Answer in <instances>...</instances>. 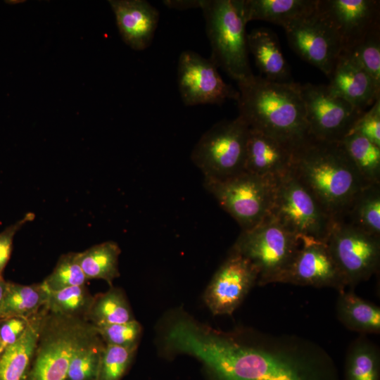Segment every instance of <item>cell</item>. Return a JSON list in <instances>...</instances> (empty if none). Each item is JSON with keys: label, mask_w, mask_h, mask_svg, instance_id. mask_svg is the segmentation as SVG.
Instances as JSON below:
<instances>
[{"label": "cell", "mask_w": 380, "mask_h": 380, "mask_svg": "<svg viewBox=\"0 0 380 380\" xmlns=\"http://www.w3.org/2000/svg\"><path fill=\"white\" fill-rule=\"evenodd\" d=\"M317 0H242L247 23L264 20L284 27L291 22L313 13Z\"/></svg>", "instance_id": "7402d4cb"}, {"label": "cell", "mask_w": 380, "mask_h": 380, "mask_svg": "<svg viewBox=\"0 0 380 380\" xmlns=\"http://www.w3.org/2000/svg\"><path fill=\"white\" fill-rule=\"evenodd\" d=\"M270 216L300 240L325 243L335 222L291 170L278 178Z\"/></svg>", "instance_id": "9c48e42d"}, {"label": "cell", "mask_w": 380, "mask_h": 380, "mask_svg": "<svg viewBox=\"0 0 380 380\" xmlns=\"http://www.w3.org/2000/svg\"><path fill=\"white\" fill-rule=\"evenodd\" d=\"M136 350L105 344L96 380H121L131 365Z\"/></svg>", "instance_id": "d6a6232c"}, {"label": "cell", "mask_w": 380, "mask_h": 380, "mask_svg": "<svg viewBox=\"0 0 380 380\" xmlns=\"http://www.w3.org/2000/svg\"><path fill=\"white\" fill-rule=\"evenodd\" d=\"M346 53L349 54L380 86V23Z\"/></svg>", "instance_id": "836d02e7"}, {"label": "cell", "mask_w": 380, "mask_h": 380, "mask_svg": "<svg viewBox=\"0 0 380 380\" xmlns=\"http://www.w3.org/2000/svg\"><path fill=\"white\" fill-rule=\"evenodd\" d=\"M341 142L362 179L369 184L380 183V146L356 134Z\"/></svg>", "instance_id": "83f0119b"}, {"label": "cell", "mask_w": 380, "mask_h": 380, "mask_svg": "<svg viewBox=\"0 0 380 380\" xmlns=\"http://www.w3.org/2000/svg\"><path fill=\"white\" fill-rule=\"evenodd\" d=\"M87 317L94 326L125 323L134 319L123 293L113 287L94 297Z\"/></svg>", "instance_id": "f546056e"}, {"label": "cell", "mask_w": 380, "mask_h": 380, "mask_svg": "<svg viewBox=\"0 0 380 380\" xmlns=\"http://www.w3.org/2000/svg\"><path fill=\"white\" fill-rule=\"evenodd\" d=\"M0 348H1V341H0ZM0 354H1V350H0Z\"/></svg>", "instance_id": "60d3db41"}, {"label": "cell", "mask_w": 380, "mask_h": 380, "mask_svg": "<svg viewBox=\"0 0 380 380\" xmlns=\"http://www.w3.org/2000/svg\"><path fill=\"white\" fill-rule=\"evenodd\" d=\"M163 3L170 8L177 10H186L189 8H201L202 0H166Z\"/></svg>", "instance_id": "f35d334b"}, {"label": "cell", "mask_w": 380, "mask_h": 380, "mask_svg": "<svg viewBox=\"0 0 380 380\" xmlns=\"http://www.w3.org/2000/svg\"><path fill=\"white\" fill-rule=\"evenodd\" d=\"M301 245V240L269 216L253 228L241 231L232 250L248 259L258 273L257 285L277 282Z\"/></svg>", "instance_id": "8992f818"}, {"label": "cell", "mask_w": 380, "mask_h": 380, "mask_svg": "<svg viewBox=\"0 0 380 380\" xmlns=\"http://www.w3.org/2000/svg\"><path fill=\"white\" fill-rule=\"evenodd\" d=\"M238 87L239 116L250 129L274 138L292 151L309 136L300 84L253 75Z\"/></svg>", "instance_id": "3957f363"}, {"label": "cell", "mask_w": 380, "mask_h": 380, "mask_svg": "<svg viewBox=\"0 0 380 380\" xmlns=\"http://www.w3.org/2000/svg\"><path fill=\"white\" fill-rule=\"evenodd\" d=\"M308 135L341 141L365 112L333 94L327 85L300 84Z\"/></svg>", "instance_id": "8fae6325"}, {"label": "cell", "mask_w": 380, "mask_h": 380, "mask_svg": "<svg viewBox=\"0 0 380 380\" xmlns=\"http://www.w3.org/2000/svg\"><path fill=\"white\" fill-rule=\"evenodd\" d=\"M30 318L10 317L4 319V322L0 326L1 353L20 338L27 328Z\"/></svg>", "instance_id": "8d00e7d4"}, {"label": "cell", "mask_w": 380, "mask_h": 380, "mask_svg": "<svg viewBox=\"0 0 380 380\" xmlns=\"http://www.w3.org/2000/svg\"><path fill=\"white\" fill-rule=\"evenodd\" d=\"M258 281V271L251 262L231 249L206 288L205 303L213 315H230Z\"/></svg>", "instance_id": "5bb4252c"}, {"label": "cell", "mask_w": 380, "mask_h": 380, "mask_svg": "<svg viewBox=\"0 0 380 380\" xmlns=\"http://www.w3.org/2000/svg\"><path fill=\"white\" fill-rule=\"evenodd\" d=\"M122 40L132 49L148 48L154 37L160 13L144 0L108 1Z\"/></svg>", "instance_id": "ac0fdd59"}, {"label": "cell", "mask_w": 380, "mask_h": 380, "mask_svg": "<svg viewBox=\"0 0 380 380\" xmlns=\"http://www.w3.org/2000/svg\"><path fill=\"white\" fill-rule=\"evenodd\" d=\"M329 78L330 91L360 110L380 99V86L346 53L341 52Z\"/></svg>", "instance_id": "e0dca14e"}, {"label": "cell", "mask_w": 380, "mask_h": 380, "mask_svg": "<svg viewBox=\"0 0 380 380\" xmlns=\"http://www.w3.org/2000/svg\"><path fill=\"white\" fill-rule=\"evenodd\" d=\"M277 180L244 171L223 180L204 179L203 185L245 231L270 215Z\"/></svg>", "instance_id": "52a82bcc"}, {"label": "cell", "mask_w": 380, "mask_h": 380, "mask_svg": "<svg viewBox=\"0 0 380 380\" xmlns=\"http://www.w3.org/2000/svg\"><path fill=\"white\" fill-rule=\"evenodd\" d=\"M118 245L113 241H106L77 253L79 264L87 279H99L112 284L119 275Z\"/></svg>", "instance_id": "4316f807"}, {"label": "cell", "mask_w": 380, "mask_h": 380, "mask_svg": "<svg viewBox=\"0 0 380 380\" xmlns=\"http://www.w3.org/2000/svg\"><path fill=\"white\" fill-rule=\"evenodd\" d=\"M8 286V282H6L1 276H0V304L5 296Z\"/></svg>", "instance_id": "ab89813d"}, {"label": "cell", "mask_w": 380, "mask_h": 380, "mask_svg": "<svg viewBox=\"0 0 380 380\" xmlns=\"http://www.w3.org/2000/svg\"><path fill=\"white\" fill-rule=\"evenodd\" d=\"M248 51L265 78L289 82L290 70L281 51L279 39L271 30L260 27L247 34Z\"/></svg>", "instance_id": "44dd1931"}, {"label": "cell", "mask_w": 380, "mask_h": 380, "mask_svg": "<svg viewBox=\"0 0 380 380\" xmlns=\"http://www.w3.org/2000/svg\"><path fill=\"white\" fill-rule=\"evenodd\" d=\"M276 283L332 288L338 293L346 289L327 243L312 239L301 240L294 258Z\"/></svg>", "instance_id": "2e32d148"}, {"label": "cell", "mask_w": 380, "mask_h": 380, "mask_svg": "<svg viewBox=\"0 0 380 380\" xmlns=\"http://www.w3.org/2000/svg\"><path fill=\"white\" fill-rule=\"evenodd\" d=\"M284 29L292 50L329 77L342 47L334 30L316 9L311 14L291 22Z\"/></svg>", "instance_id": "4fadbf2b"}, {"label": "cell", "mask_w": 380, "mask_h": 380, "mask_svg": "<svg viewBox=\"0 0 380 380\" xmlns=\"http://www.w3.org/2000/svg\"><path fill=\"white\" fill-rule=\"evenodd\" d=\"M336 316L348 329L360 334L380 333V308L358 296L353 289L338 293Z\"/></svg>", "instance_id": "603a6c76"}, {"label": "cell", "mask_w": 380, "mask_h": 380, "mask_svg": "<svg viewBox=\"0 0 380 380\" xmlns=\"http://www.w3.org/2000/svg\"><path fill=\"white\" fill-rule=\"evenodd\" d=\"M99 337L95 327L74 350L65 380H96L104 347Z\"/></svg>", "instance_id": "f1b7e54d"}, {"label": "cell", "mask_w": 380, "mask_h": 380, "mask_svg": "<svg viewBox=\"0 0 380 380\" xmlns=\"http://www.w3.org/2000/svg\"><path fill=\"white\" fill-rule=\"evenodd\" d=\"M350 134L360 135L380 146V99L365 110L352 127Z\"/></svg>", "instance_id": "d590c367"}, {"label": "cell", "mask_w": 380, "mask_h": 380, "mask_svg": "<svg viewBox=\"0 0 380 380\" xmlns=\"http://www.w3.org/2000/svg\"><path fill=\"white\" fill-rule=\"evenodd\" d=\"M48 293L42 282L32 285L8 283L5 296L0 304V319H30L44 307Z\"/></svg>", "instance_id": "cb8c5ba5"}, {"label": "cell", "mask_w": 380, "mask_h": 380, "mask_svg": "<svg viewBox=\"0 0 380 380\" xmlns=\"http://www.w3.org/2000/svg\"><path fill=\"white\" fill-rule=\"evenodd\" d=\"M316 11L332 27L349 53L380 23L377 0H317Z\"/></svg>", "instance_id": "9a60e30c"}, {"label": "cell", "mask_w": 380, "mask_h": 380, "mask_svg": "<svg viewBox=\"0 0 380 380\" xmlns=\"http://www.w3.org/2000/svg\"><path fill=\"white\" fill-rule=\"evenodd\" d=\"M248 132L238 116L215 123L201 137L191 159L204 179L223 180L244 172Z\"/></svg>", "instance_id": "ba28073f"}, {"label": "cell", "mask_w": 380, "mask_h": 380, "mask_svg": "<svg viewBox=\"0 0 380 380\" xmlns=\"http://www.w3.org/2000/svg\"><path fill=\"white\" fill-rule=\"evenodd\" d=\"M94 328L82 318L46 314L23 380H65L74 350Z\"/></svg>", "instance_id": "5b68a950"}, {"label": "cell", "mask_w": 380, "mask_h": 380, "mask_svg": "<svg viewBox=\"0 0 380 380\" xmlns=\"http://www.w3.org/2000/svg\"><path fill=\"white\" fill-rule=\"evenodd\" d=\"M93 299L84 284L49 291L44 306L53 314L81 318L87 317Z\"/></svg>", "instance_id": "4dcf8cb0"}, {"label": "cell", "mask_w": 380, "mask_h": 380, "mask_svg": "<svg viewBox=\"0 0 380 380\" xmlns=\"http://www.w3.org/2000/svg\"><path fill=\"white\" fill-rule=\"evenodd\" d=\"M210 58L237 83L251 78L242 0H202Z\"/></svg>", "instance_id": "277c9868"}, {"label": "cell", "mask_w": 380, "mask_h": 380, "mask_svg": "<svg viewBox=\"0 0 380 380\" xmlns=\"http://www.w3.org/2000/svg\"><path fill=\"white\" fill-rule=\"evenodd\" d=\"M291 148L270 136L249 128L245 172L279 178L291 170Z\"/></svg>", "instance_id": "d6986e66"}, {"label": "cell", "mask_w": 380, "mask_h": 380, "mask_svg": "<svg viewBox=\"0 0 380 380\" xmlns=\"http://www.w3.org/2000/svg\"><path fill=\"white\" fill-rule=\"evenodd\" d=\"M106 344L137 348L141 327L135 319L125 323L95 326Z\"/></svg>", "instance_id": "e575fe53"}, {"label": "cell", "mask_w": 380, "mask_h": 380, "mask_svg": "<svg viewBox=\"0 0 380 380\" xmlns=\"http://www.w3.org/2000/svg\"><path fill=\"white\" fill-rule=\"evenodd\" d=\"M217 68L210 58L189 50L181 53L177 82L185 106L220 105L227 99L237 100L239 91L222 80Z\"/></svg>", "instance_id": "7c38bea8"}, {"label": "cell", "mask_w": 380, "mask_h": 380, "mask_svg": "<svg viewBox=\"0 0 380 380\" xmlns=\"http://www.w3.org/2000/svg\"><path fill=\"white\" fill-rule=\"evenodd\" d=\"M291 170L335 221L344 217L355 196L369 185L341 141L308 136L293 149Z\"/></svg>", "instance_id": "7a4b0ae2"}, {"label": "cell", "mask_w": 380, "mask_h": 380, "mask_svg": "<svg viewBox=\"0 0 380 380\" xmlns=\"http://www.w3.org/2000/svg\"><path fill=\"white\" fill-rule=\"evenodd\" d=\"M341 220L380 237V183L369 184L359 191Z\"/></svg>", "instance_id": "484cf974"}, {"label": "cell", "mask_w": 380, "mask_h": 380, "mask_svg": "<svg viewBox=\"0 0 380 380\" xmlns=\"http://www.w3.org/2000/svg\"><path fill=\"white\" fill-rule=\"evenodd\" d=\"M48 310L33 315L24 333L0 354V380H23L33 357Z\"/></svg>", "instance_id": "ffe728a7"}, {"label": "cell", "mask_w": 380, "mask_h": 380, "mask_svg": "<svg viewBox=\"0 0 380 380\" xmlns=\"http://www.w3.org/2000/svg\"><path fill=\"white\" fill-rule=\"evenodd\" d=\"M327 244L346 287L355 288L376 274L380 265V237L341 220L335 221Z\"/></svg>", "instance_id": "30bf717a"}, {"label": "cell", "mask_w": 380, "mask_h": 380, "mask_svg": "<svg viewBox=\"0 0 380 380\" xmlns=\"http://www.w3.org/2000/svg\"><path fill=\"white\" fill-rule=\"evenodd\" d=\"M344 380H380L379 347L360 334L350 344L345 360Z\"/></svg>", "instance_id": "d4e9b609"}, {"label": "cell", "mask_w": 380, "mask_h": 380, "mask_svg": "<svg viewBox=\"0 0 380 380\" xmlns=\"http://www.w3.org/2000/svg\"><path fill=\"white\" fill-rule=\"evenodd\" d=\"M87 280L77 260V253H68L60 257L53 272L42 281L49 291L85 284Z\"/></svg>", "instance_id": "1f68e13d"}, {"label": "cell", "mask_w": 380, "mask_h": 380, "mask_svg": "<svg viewBox=\"0 0 380 380\" xmlns=\"http://www.w3.org/2000/svg\"><path fill=\"white\" fill-rule=\"evenodd\" d=\"M163 343L172 353L199 360L211 380H339L327 351L296 335L222 332L182 316L170 323Z\"/></svg>", "instance_id": "6da1fadb"}, {"label": "cell", "mask_w": 380, "mask_h": 380, "mask_svg": "<svg viewBox=\"0 0 380 380\" xmlns=\"http://www.w3.org/2000/svg\"><path fill=\"white\" fill-rule=\"evenodd\" d=\"M34 214L27 213L22 220L0 232V276L6 265L12 250L15 233L27 222L32 220Z\"/></svg>", "instance_id": "74e56055"}]
</instances>
